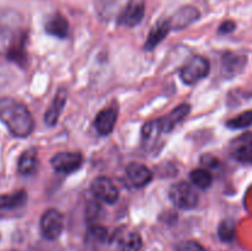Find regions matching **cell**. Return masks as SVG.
<instances>
[{
    "label": "cell",
    "instance_id": "cell-12",
    "mask_svg": "<svg viewBox=\"0 0 252 251\" xmlns=\"http://www.w3.org/2000/svg\"><path fill=\"white\" fill-rule=\"evenodd\" d=\"M66 98H68V91L65 88H61L57 91L49 108L44 113V123L48 127H54L58 123L59 117H61L64 106H65Z\"/></svg>",
    "mask_w": 252,
    "mask_h": 251
},
{
    "label": "cell",
    "instance_id": "cell-30",
    "mask_svg": "<svg viewBox=\"0 0 252 251\" xmlns=\"http://www.w3.org/2000/svg\"><path fill=\"white\" fill-rule=\"evenodd\" d=\"M235 30V24L233 21H225L220 25L219 27V33L221 34H226V33H230Z\"/></svg>",
    "mask_w": 252,
    "mask_h": 251
},
{
    "label": "cell",
    "instance_id": "cell-20",
    "mask_svg": "<svg viewBox=\"0 0 252 251\" xmlns=\"http://www.w3.org/2000/svg\"><path fill=\"white\" fill-rule=\"evenodd\" d=\"M121 251H140L143 245L142 236L135 231H127L118 239Z\"/></svg>",
    "mask_w": 252,
    "mask_h": 251
},
{
    "label": "cell",
    "instance_id": "cell-8",
    "mask_svg": "<svg viewBox=\"0 0 252 251\" xmlns=\"http://www.w3.org/2000/svg\"><path fill=\"white\" fill-rule=\"evenodd\" d=\"M145 14L144 0H129L125 9L118 16L120 25L127 27H134L143 21Z\"/></svg>",
    "mask_w": 252,
    "mask_h": 251
},
{
    "label": "cell",
    "instance_id": "cell-2",
    "mask_svg": "<svg viewBox=\"0 0 252 251\" xmlns=\"http://www.w3.org/2000/svg\"><path fill=\"white\" fill-rule=\"evenodd\" d=\"M0 121L14 137L27 138L34 130V120L29 108L9 96L0 97Z\"/></svg>",
    "mask_w": 252,
    "mask_h": 251
},
{
    "label": "cell",
    "instance_id": "cell-13",
    "mask_svg": "<svg viewBox=\"0 0 252 251\" xmlns=\"http://www.w3.org/2000/svg\"><path fill=\"white\" fill-rule=\"evenodd\" d=\"M116 123H117V111L113 107H108L103 108L96 115L94 126L98 134L108 135L115 129Z\"/></svg>",
    "mask_w": 252,
    "mask_h": 251
},
{
    "label": "cell",
    "instance_id": "cell-18",
    "mask_svg": "<svg viewBox=\"0 0 252 251\" xmlns=\"http://www.w3.org/2000/svg\"><path fill=\"white\" fill-rule=\"evenodd\" d=\"M29 199L25 189H19L12 193L0 196V209H15L25 206Z\"/></svg>",
    "mask_w": 252,
    "mask_h": 251
},
{
    "label": "cell",
    "instance_id": "cell-3",
    "mask_svg": "<svg viewBox=\"0 0 252 251\" xmlns=\"http://www.w3.org/2000/svg\"><path fill=\"white\" fill-rule=\"evenodd\" d=\"M169 197L172 203L181 209H193L199 201V196L194 187L185 181L172 185L170 187Z\"/></svg>",
    "mask_w": 252,
    "mask_h": 251
},
{
    "label": "cell",
    "instance_id": "cell-4",
    "mask_svg": "<svg viewBox=\"0 0 252 251\" xmlns=\"http://www.w3.org/2000/svg\"><path fill=\"white\" fill-rule=\"evenodd\" d=\"M211 71L209 61L204 57L197 56L189 59L181 70V79L186 85H193L202 79L207 78Z\"/></svg>",
    "mask_w": 252,
    "mask_h": 251
},
{
    "label": "cell",
    "instance_id": "cell-6",
    "mask_svg": "<svg viewBox=\"0 0 252 251\" xmlns=\"http://www.w3.org/2000/svg\"><path fill=\"white\" fill-rule=\"evenodd\" d=\"M91 192L101 202L107 204H115L120 198V191L111 179L98 176L91 182Z\"/></svg>",
    "mask_w": 252,
    "mask_h": 251
},
{
    "label": "cell",
    "instance_id": "cell-17",
    "mask_svg": "<svg viewBox=\"0 0 252 251\" xmlns=\"http://www.w3.org/2000/svg\"><path fill=\"white\" fill-rule=\"evenodd\" d=\"M37 164H38L37 150L34 148H29L20 155L19 162H17V171L22 176H30L36 172Z\"/></svg>",
    "mask_w": 252,
    "mask_h": 251
},
{
    "label": "cell",
    "instance_id": "cell-28",
    "mask_svg": "<svg viewBox=\"0 0 252 251\" xmlns=\"http://www.w3.org/2000/svg\"><path fill=\"white\" fill-rule=\"evenodd\" d=\"M116 0H97V10L100 14L103 15H107L108 14V10H110V5L111 2H115Z\"/></svg>",
    "mask_w": 252,
    "mask_h": 251
},
{
    "label": "cell",
    "instance_id": "cell-23",
    "mask_svg": "<svg viewBox=\"0 0 252 251\" xmlns=\"http://www.w3.org/2000/svg\"><path fill=\"white\" fill-rule=\"evenodd\" d=\"M161 129L158 120H153L150 122L145 123L142 130V138L144 143H154L159 134H161Z\"/></svg>",
    "mask_w": 252,
    "mask_h": 251
},
{
    "label": "cell",
    "instance_id": "cell-10",
    "mask_svg": "<svg viewBox=\"0 0 252 251\" xmlns=\"http://www.w3.org/2000/svg\"><path fill=\"white\" fill-rule=\"evenodd\" d=\"M127 177L130 181V184L137 188H142L149 185L153 181V171L148 166L140 162H132L126 169Z\"/></svg>",
    "mask_w": 252,
    "mask_h": 251
},
{
    "label": "cell",
    "instance_id": "cell-5",
    "mask_svg": "<svg viewBox=\"0 0 252 251\" xmlns=\"http://www.w3.org/2000/svg\"><path fill=\"white\" fill-rule=\"evenodd\" d=\"M41 231L48 240H56L61 236L64 228L63 214L56 208L47 209L41 217Z\"/></svg>",
    "mask_w": 252,
    "mask_h": 251
},
{
    "label": "cell",
    "instance_id": "cell-11",
    "mask_svg": "<svg viewBox=\"0 0 252 251\" xmlns=\"http://www.w3.org/2000/svg\"><path fill=\"white\" fill-rule=\"evenodd\" d=\"M189 112H191V106H189V103H182V105H179L176 108H174L171 112L165 115L164 117L159 118L158 122H159L161 132H171L177 125H180V123L189 115Z\"/></svg>",
    "mask_w": 252,
    "mask_h": 251
},
{
    "label": "cell",
    "instance_id": "cell-19",
    "mask_svg": "<svg viewBox=\"0 0 252 251\" xmlns=\"http://www.w3.org/2000/svg\"><path fill=\"white\" fill-rule=\"evenodd\" d=\"M107 229L103 228L102 225H93L86 233V244L93 249H98L102 246L107 240Z\"/></svg>",
    "mask_w": 252,
    "mask_h": 251
},
{
    "label": "cell",
    "instance_id": "cell-16",
    "mask_svg": "<svg viewBox=\"0 0 252 251\" xmlns=\"http://www.w3.org/2000/svg\"><path fill=\"white\" fill-rule=\"evenodd\" d=\"M170 31H171V29H170V25L167 20H162V21L158 22L153 27L152 31L149 32V36H148L147 42L144 44L145 51H153V49L157 48L158 44L166 38Z\"/></svg>",
    "mask_w": 252,
    "mask_h": 251
},
{
    "label": "cell",
    "instance_id": "cell-7",
    "mask_svg": "<svg viewBox=\"0 0 252 251\" xmlns=\"http://www.w3.org/2000/svg\"><path fill=\"white\" fill-rule=\"evenodd\" d=\"M83 160V155L78 152H62L52 157L51 165L54 171L71 174L81 166Z\"/></svg>",
    "mask_w": 252,
    "mask_h": 251
},
{
    "label": "cell",
    "instance_id": "cell-22",
    "mask_svg": "<svg viewBox=\"0 0 252 251\" xmlns=\"http://www.w3.org/2000/svg\"><path fill=\"white\" fill-rule=\"evenodd\" d=\"M192 184L202 189H207L213 184V176L211 172L206 169H194L189 174Z\"/></svg>",
    "mask_w": 252,
    "mask_h": 251
},
{
    "label": "cell",
    "instance_id": "cell-29",
    "mask_svg": "<svg viewBox=\"0 0 252 251\" xmlns=\"http://www.w3.org/2000/svg\"><path fill=\"white\" fill-rule=\"evenodd\" d=\"M11 78V73H10L9 69L4 65V64L0 63V85L2 84H6L7 81Z\"/></svg>",
    "mask_w": 252,
    "mask_h": 251
},
{
    "label": "cell",
    "instance_id": "cell-25",
    "mask_svg": "<svg viewBox=\"0 0 252 251\" xmlns=\"http://www.w3.org/2000/svg\"><path fill=\"white\" fill-rule=\"evenodd\" d=\"M219 238L223 241H231L234 238V234H235V225H234V221L230 219H226L223 220L219 225L218 229Z\"/></svg>",
    "mask_w": 252,
    "mask_h": 251
},
{
    "label": "cell",
    "instance_id": "cell-26",
    "mask_svg": "<svg viewBox=\"0 0 252 251\" xmlns=\"http://www.w3.org/2000/svg\"><path fill=\"white\" fill-rule=\"evenodd\" d=\"M177 251H206V249L201 245L199 243L193 240L184 241L181 245L179 246Z\"/></svg>",
    "mask_w": 252,
    "mask_h": 251
},
{
    "label": "cell",
    "instance_id": "cell-24",
    "mask_svg": "<svg viewBox=\"0 0 252 251\" xmlns=\"http://www.w3.org/2000/svg\"><path fill=\"white\" fill-rule=\"evenodd\" d=\"M252 125V110L245 111L236 117L231 118L226 122V127L230 129H243L248 128Z\"/></svg>",
    "mask_w": 252,
    "mask_h": 251
},
{
    "label": "cell",
    "instance_id": "cell-9",
    "mask_svg": "<svg viewBox=\"0 0 252 251\" xmlns=\"http://www.w3.org/2000/svg\"><path fill=\"white\" fill-rule=\"evenodd\" d=\"M199 19V11L193 6H182L170 17L169 21L170 29L179 31L184 30L186 27L191 26L193 22H196Z\"/></svg>",
    "mask_w": 252,
    "mask_h": 251
},
{
    "label": "cell",
    "instance_id": "cell-15",
    "mask_svg": "<svg viewBox=\"0 0 252 251\" xmlns=\"http://www.w3.org/2000/svg\"><path fill=\"white\" fill-rule=\"evenodd\" d=\"M44 29H46L47 33L51 34V36L63 39L66 38L69 34V22L63 15L57 12V14L49 16L46 25H44Z\"/></svg>",
    "mask_w": 252,
    "mask_h": 251
},
{
    "label": "cell",
    "instance_id": "cell-1",
    "mask_svg": "<svg viewBox=\"0 0 252 251\" xmlns=\"http://www.w3.org/2000/svg\"><path fill=\"white\" fill-rule=\"evenodd\" d=\"M26 43L27 31L21 14L11 9L0 10V56L5 54L10 62L25 66Z\"/></svg>",
    "mask_w": 252,
    "mask_h": 251
},
{
    "label": "cell",
    "instance_id": "cell-21",
    "mask_svg": "<svg viewBox=\"0 0 252 251\" xmlns=\"http://www.w3.org/2000/svg\"><path fill=\"white\" fill-rule=\"evenodd\" d=\"M245 56H238V54L229 53L223 57V68L230 75H235V74L240 73L245 68Z\"/></svg>",
    "mask_w": 252,
    "mask_h": 251
},
{
    "label": "cell",
    "instance_id": "cell-27",
    "mask_svg": "<svg viewBox=\"0 0 252 251\" xmlns=\"http://www.w3.org/2000/svg\"><path fill=\"white\" fill-rule=\"evenodd\" d=\"M88 218L90 221H96L101 218V208L98 203H91L88 209Z\"/></svg>",
    "mask_w": 252,
    "mask_h": 251
},
{
    "label": "cell",
    "instance_id": "cell-14",
    "mask_svg": "<svg viewBox=\"0 0 252 251\" xmlns=\"http://www.w3.org/2000/svg\"><path fill=\"white\" fill-rule=\"evenodd\" d=\"M233 157L243 164H252V134H244L233 144Z\"/></svg>",
    "mask_w": 252,
    "mask_h": 251
}]
</instances>
